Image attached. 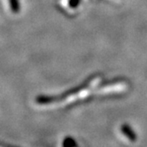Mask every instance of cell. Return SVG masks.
<instances>
[{"label":"cell","mask_w":147,"mask_h":147,"mask_svg":"<svg viewBox=\"0 0 147 147\" xmlns=\"http://www.w3.org/2000/svg\"><path fill=\"white\" fill-rule=\"evenodd\" d=\"M121 131L126 136L129 140H130L131 142H135L138 139V136L134 132V130L132 129V128L128 124H123L121 127Z\"/></svg>","instance_id":"1"},{"label":"cell","mask_w":147,"mask_h":147,"mask_svg":"<svg viewBox=\"0 0 147 147\" xmlns=\"http://www.w3.org/2000/svg\"><path fill=\"white\" fill-rule=\"evenodd\" d=\"M10 8H11V11L13 13H18L20 10V1L19 0H8Z\"/></svg>","instance_id":"2"},{"label":"cell","mask_w":147,"mask_h":147,"mask_svg":"<svg viewBox=\"0 0 147 147\" xmlns=\"http://www.w3.org/2000/svg\"><path fill=\"white\" fill-rule=\"evenodd\" d=\"M63 147H76V142L72 138H67L63 143Z\"/></svg>","instance_id":"3"}]
</instances>
